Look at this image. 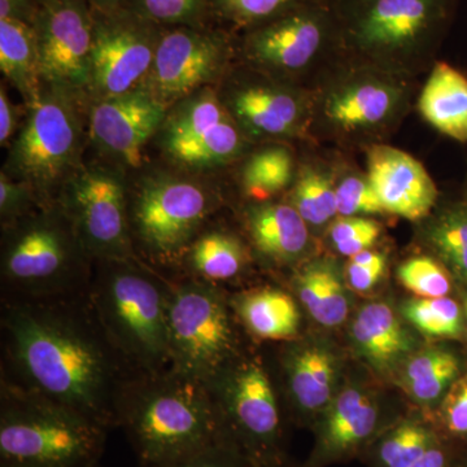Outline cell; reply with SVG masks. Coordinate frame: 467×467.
<instances>
[{"instance_id": "obj_10", "label": "cell", "mask_w": 467, "mask_h": 467, "mask_svg": "<svg viewBox=\"0 0 467 467\" xmlns=\"http://www.w3.org/2000/svg\"><path fill=\"white\" fill-rule=\"evenodd\" d=\"M352 57L350 70L331 79L312 104V121L340 140H370L398 124L407 109L408 86L400 73Z\"/></svg>"}, {"instance_id": "obj_22", "label": "cell", "mask_w": 467, "mask_h": 467, "mask_svg": "<svg viewBox=\"0 0 467 467\" xmlns=\"http://www.w3.org/2000/svg\"><path fill=\"white\" fill-rule=\"evenodd\" d=\"M418 109L436 130L467 142V78L456 67L436 64L420 92Z\"/></svg>"}, {"instance_id": "obj_20", "label": "cell", "mask_w": 467, "mask_h": 467, "mask_svg": "<svg viewBox=\"0 0 467 467\" xmlns=\"http://www.w3.org/2000/svg\"><path fill=\"white\" fill-rule=\"evenodd\" d=\"M368 178L384 211L405 220H423L438 201V189L425 167L393 147L377 144L368 150Z\"/></svg>"}, {"instance_id": "obj_23", "label": "cell", "mask_w": 467, "mask_h": 467, "mask_svg": "<svg viewBox=\"0 0 467 467\" xmlns=\"http://www.w3.org/2000/svg\"><path fill=\"white\" fill-rule=\"evenodd\" d=\"M359 355L378 370H387L410 352L413 339L391 306L371 303L361 309L352 326Z\"/></svg>"}, {"instance_id": "obj_32", "label": "cell", "mask_w": 467, "mask_h": 467, "mask_svg": "<svg viewBox=\"0 0 467 467\" xmlns=\"http://www.w3.org/2000/svg\"><path fill=\"white\" fill-rule=\"evenodd\" d=\"M460 362L453 353L430 349L414 356L405 368V384L417 401L429 404L450 389L459 376Z\"/></svg>"}, {"instance_id": "obj_51", "label": "cell", "mask_w": 467, "mask_h": 467, "mask_svg": "<svg viewBox=\"0 0 467 467\" xmlns=\"http://www.w3.org/2000/svg\"><path fill=\"white\" fill-rule=\"evenodd\" d=\"M465 312H466V317H467V296H466V299H465Z\"/></svg>"}, {"instance_id": "obj_48", "label": "cell", "mask_w": 467, "mask_h": 467, "mask_svg": "<svg viewBox=\"0 0 467 467\" xmlns=\"http://www.w3.org/2000/svg\"><path fill=\"white\" fill-rule=\"evenodd\" d=\"M88 2L95 11L110 12L124 7L126 0H88Z\"/></svg>"}, {"instance_id": "obj_34", "label": "cell", "mask_w": 467, "mask_h": 467, "mask_svg": "<svg viewBox=\"0 0 467 467\" xmlns=\"http://www.w3.org/2000/svg\"><path fill=\"white\" fill-rule=\"evenodd\" d=\"M402 313L417 330L429 337H457L462 331L459 304L447 296L409 300Z\"/></svg>"}, {"instance_id": "obj_45", "label": "cell", "mask_w": 467, "mask_h": 467, "mask_svg": "<svg viewBox=\"0 0 467 467\" xmlns=\"http://www.w3.org/2000/svg\"><path fill=\"white\" fill-rule=\"evenodd\" d=\"M23 113L9 98L5 82L0 86V144L9 146L15 140V133L20 130ZM18 133V131H17Z\"/></svg>"}, {"instance_id": "obj_41", "label": "cell", "mask_w": 467, "mask_h": 467, "mask_svg": "<svg viewBox=\"0 0 467 467\" xmlns=\"http://www.w3.org/2000/svg\"><path fill=\"white\" fill-rule=\"evenodd\" d=\"M43 199L26 183L12 180L5 173H0V221L2 226L15 223L34 208L41 204Z\"/></svg>"}, {"instance_id": "obj_36", "label": "cell", "mask_w": 467, "mask_h": 467, "mask_svg": "<svg viewBox=\"0 0 467 467\" xmlns=\"http://www.w3.org/2000/svg\"><path fill=\"white\" fill-rule=\"evenodd\" d=\"M300 2L303 0H213V17L244 32Z\"/></svg>"}, {"instance_id": "obj_3", "label": "cell", "mask_w": 467, "mask_h": 467, "mask_svg": "<svg viewBox=\"0 0 467 467\" xmlns=\"http://www.w3.org/2000/svg\"><path fill=\"white\" fill-rule=\"evenodd\" d=\"M94 261L55 201L2 226V299H54L90 290Z\"/></svg>"}, {"instance_id": "obj_31", "label": "cell", "mask_w": 467, "mask_h": 467, "mask_svg": "<svg viewBox=\"0 0 467 467\" xmlns=\"http://www.w3.org/2000/svg\"><path fill=\"white\" fill-rule=\"evenodd\" d=\"M290 204L308 226L319 227L330 223L337 214L334 174L318 165H303L291 192Z\"/></svg>"}, {"instance_id": "obj_8", "label": "cell", "mask_w": 467, "mask_h": 467, "mask_svg": "<svg viewBox=\"0 0 467 467\" xmlns=\"http://www.w3.org/2000/svg\"><path fill=\"white\" fill-rule=\"evenodd\" d=\"M218 207V193L202 177L156 171L128 184V211L135 254L150 265L182 263Z\"/></svg>"}, {"instance_id": "obj_39", "label": "cell", "mask_w": 467, "mask_h": 467, "mask_svg": "<svg viewBox=\"0 0 467 467\" xmlns=\"http://www.w3.org/2000/svg\"><path fill=\"white\" fill-rule=\"evenodd\" d=\"M431 447V439L423 427L408 423L399 427L380 448L386 467H410Z\"/></svg>"}, {"instance_id": "obj_33", "label": "cell", "mask_w": 467, "mask_h": 467, "mask_svg": "<svg viewBox=\"0 0 467 467\" xmlns=\"http://www.w3.org/2000/svg\"><path fill=\"white\" fill-rule=\"evenodd\" d=\"M130 9L162 27L209 26L213 0H126Z\"/></svg>"}, {"instance_id": "obj_24", "label": "cell", "mask_w": 467, "mask_h": 467, "mask_svg": "<svg viewBox=\"0 0 467 467\" xmlns=\"http://www.w3.org/2000/svg\"><path fill=\"white\" fill-rule=\"evenodd\" d=\"M285 382L295 404L315 411L333 395L337 361L330 350L317 344L292 347L284 358Z\"/></svg>"}, {"instance_id": "obj_35", "label": "cell", "mask_w": 467, "mask_h": 467, "mask_svg": "<svg viewBox=\"0 0 467 467\" xmlns=\"http://www.w3.org/2000/svg\"><path fill=\"white\" fill-rule=\"evenodd\" d=\"M427 241L439 256L467 279V212H447L430 226Z\"/></svg>"}, {"instance_id": "obj_13", "label": "cell", "mask_w": 467, "mask_h": 467, "mask_svg": "<svg viewBox=\"0 0 467 467\" xmlns=\"http://www.w3.org/2000/svg\"><path fill=\"white\" fill-rule=\"evenodd\" d=\"M236 48L251 69L278 78L308 69L327 52L342 50V45L333 9L303 0L244 30Z\"/></svg>"}, {"instance_id": "obj_28", "label": "cell", "mask_w": 467, "mask_h": 467, "mask_svg": "<svg viewBox=\"0 0 467 467\" xmlns=\"http://www.w3.org/2000/svg\"><path fill=\"white\" fill-rule=\"evenodd\" d=\"M183 261L193 278L216 285L241 275L247 264V252L234 234L208 229L192 242Z\"/></svg>"}, {"instance_id": "obj_43", "label": "cell", "mask_w": 467, "mask_h": 467, "mask_svg": "<svg viewBox=\"0 0 467 467\" xmlns=\"http://www.w3.org/2000/svg\"><path fill=\"white\" fill-rule=\"evenodd\" d=\"M445 425L454 434H467V374L454 380L442 401Z\"/></svg>"}, {"instance_id": "obj_42", "label": "cell", "mask_w": 467, "mask_h": 467, "mask_svg": "<svg viewBox=\"0 0 467 467\" xmlns=\"http://www.w3.org/2000/svg\"><path fill=\"white\" fill-rule=\"evenodd\" d=\"M387 259L379 252L365 251L350 257L347 281L355 291L367 292L379 284L386 272Z\"/></svg>"}, {"instance_id": "obj_9", "label": "cell", "mask_w": 467, "mask_h": 467, "mask_svg": "<svg viewBox=\"0 0 467 467\" xmlns=\"http://www.w3.org/2000/svg\"><path fill=\"white\" fill-rule=\"evenodd\" d=\"M171 370L209 383L239 358L229 301L217 285L184 276L169 284Z\"/></svg>"}, {"instance_id": "obj_37", "label": "cell", "mask_w": 467, "mask_h": 467, "mask_svg": "<svg viewBox=\"0 0 467 467\" xmlns=\"http://www.w3.org/2000/svg\"><path fill=\"white\" fill-rule=\"evenodd\" d=\"M398 276L405 288L420 297H444L451 291L450 276L431 257H411L399 266Z\"/></svg>"}, {"instance_id": "obj_1", "label": "cell", "mask_w": 467, "mask_h": 467, "mask_svg": "<svg viewBox=\"0 0 467 467\" xmlns=\"http://www.w3.org/2000/svg\"><path fill=\"white\" fill-rule=\"evenodd\" d=\"M2 379L116 429V409L140 376L101 325L90 294L2 299Z\"/></svg>"}, {"instance_id": "obj_19", "label": "cell", "mask_w": 467, "mask_h": 467, "mask_svg": "<svg viewBox=\"0 0 467 467\" xmlns=\"http://www.w3.org/2000/svg\"><path fill=\"white\" fill-rule=\"evenodd\" d=\"M168 109L143 88L91 101L88 106L90 142L104 162L133 171L144 164V150L156 137Z\"/></svg>"}, {"instance_id": "obj_49", "label": "cell", "mask_w": 467, "mask_h": 467, "mask_svg": "<svg viewBox=\"0 0 467 467\" xmlns=\"http://www.w3.org/2000/svg\"><path fill=\"white\" fill-rule=\"evenodd\" d=\"M306 2L318 3V5H328V7H330L331 2H333V0H306Z\"/></svg>"}, {"instance_id": "obj_50", "label": "cell", "mask_w": 467, "mask_h": 467, "mask_svg": "<svg viewBox=\"0 0 467 467\" xmlns=\"http://www.w3.org/2000/svg\"><path fill=\"white\" fill-rule=\"evenodd\" d=\"M52 2V0H36V5H38V7H42V5H47V3Z\"/></svg>"}, {"instance_id": "obj_14", "label": "cell", "mask_w": 467, "mask_h": 467, "mask_svg": "<svg viewBox=\"0 0 467 467\" xmlns=\"http://www.w3.org/2000/svg\"><path fill=\"white\" fill-rule=\"evenodd\" d=\"M162 26L130 9H92L88 103L142 88L150 75Z\"/></svg>"}, {"instance_id": "obj_5", "label": "cell", "mask_w": 467, "mask_h": 467, "mask_svg": "<svg viewBox=\"0 0 467 467\" xmlns=\"http://www.w3.org/2000/svg\"><path fill=\"white\" fill-rule=\"evenodd\" d=\"M109 431L0 378V467H100Z\"/></svg>"}, {"instance_id": "obj_38", "label": "cell", "mask_w": 467, "mask_h": 467, "mask_svg": "<svg viewBox=\"0 0 467 467\" xmlns=\"http://www.w3.org/2000/svg\"><path fill=\"white\" fill-rule=\"evenodd\" d=\"M382 226L368 217H340L330 227L335 250L347 257L370 251L379 238Z\"/></svg>"}, {"instance_id": "obj_18", "label": "cell", "mask_w": 467, "mask_h": 467, "mask_svg": "<svg viewBox=\"0 0 467 467\" xmlns=\"http://www.w3.org/2000/svg\"><path fill=\"white\" fill-rule=\"evenodd\" d=\"M248 140H288L312 124V104L303 92L265 73L232 78L217 88Z\"/></svg>"}, {"instance_id": "obj_25", "label": "cell", "mask_w": 467, "mask_h": 467, "mask_svg": "<svg viewBox=\"0 0 467 467\" xmlns=\"http://www.w3.org/2000/svg\"><path fill=\"white\" fill-rule=\"evenodd\" d=\"M243 325L254 337L291 340L299 333L300 312L287 292L275 287L256 288L233 300Z\"/></svg>"}, {"instance_id": "obj_17", "label": "cell", "mask_w": 467, "mask_h": 467, "mask_svg": "<svg viewBox=\"0 0 467 467\" xmlns=\"http://www.w3.org/2000/svg\"><path fill=\"white\" fill-rule=\"evenodd\" d=\"M33 26L43 84L88 103L92 8L88 0H52L39 7Z\"/></svg>"}, {"instance_id": "obj_44", "label": "cell", "mask_w": 467, "mask_h": 467, "mask_svg": "<svg viewBox=\"0 0 467 467\" xmlns=\"http://www.w3.org/2000/svg\"><path fill=\"white\" fill-rule=\"evenodd\" d=\"M242 460L238 448L232 444H221L178 462L140 467H245Z\"/></svg>"}, {"instance_id": "obj_29", "label": "cell", "mask_w": 467, "mask_h": 467, "mask_svg": "<svg viewBox=\"0 0 467 467\" xmlns=\"http://www.w3.org/2000/svg\"><path fill=\"white\" fill-rule=\"evenodd\" d=\"M378 410L368 396L348 389L331 405L324 429V445L327 451H348L371 435L377 426Z\"/></svg>"}, {"instance_id": "obj_21", "label": "cell", "mask_w": 467, "mask_h": 467, "mask_svg": "<svg viewBox=\"0 0 467 467\" xmlns=\"http://www.w3.org/2000/svg\"><path fill=\"white\" fill-rule=\"evenodd\" d=\"M245 221L252 244L267 260L290 264L308 250V225L290 202H256Z\"/></svg>"}, {"instance_id": "obj_2", "label": "cell", "mask_w": 467, "mask_h": 467, "mask_svg": "<svg viewBox=\"0 0 467 467\" xmlns=\"http://www.w3.org/2000/svg\"><path fill=\"white\" fill-rule=\"evenodd\" d=\"M116 427L140 466L168 465L232 444L208 384L173 370L131 380L117 404Z\"/></svg>"}, {"instance_id": "obj_16", "label": "cell", "mask_w": 467, "mask_h": 467, "mask_svg": "<svg viewBox=\"0 0 467 467\" xmlns=\"http://www.w3.org/2000/svg\"><path fill=\"white\" fill-rule=\"evenodd\" d=\"M234 447L269 450L279 431L278 400L269 374L256 358H236L208 383Z\"/></svg>"}, {"instance_id": "obj_47", "label": "cell", "mask_w": 467, "mask_h": 467, "mask_svg": "<svg viewBox=\"0 0 467 467\" xmlns=\"http://www.w3.org/2000/svg\"><path fill=\"white\" fill-rule=\"evenodd\" d=\"M444 453L438 448L430 447L426 453L410 467H444Z\"/></svg>"}, {"instance_id": "obj_4", "label": "cell", "mask_w": 467, "mask_h": 467, "mask_svg": "<svg viewBox=\"0 0 467 467\" xmlns=\"http://www.w3.org/2000/svg\"><path fill=\"white\" fill-rule=\"evenodd\" d=\"M169 284L140 257L94 261L92 306L117 348L140 373L171 370Z\"/></svg>"}, {"instance_id": "obj_6", "label": "cell", "mask_w": 467, "mask_h": 467, "mask_svg": "<svg viewBox=\"0 0 467 467\" xmlns=\"http://www.w3.org/2000/svg\"><path fill=\"white\" fill-rule=\"evenodd\" d=\"M453 0H333L342 51L392 72L425 63Z\"/></svg>"}, {"instance_id": "obj_30", "label": "cell", "mask_w": 467, "mask_h": 467, "mask_svg": "<svg viewBox=\"0 0 467 467\" xmlns=\"http://www.w3.org/2000/svg\"><path fill=\"white\" fill-rule=\"evenodd\" d=\"M241 175L245 195L256 202H267L290 186L295 175L294 156L285 146L265 147L252 153Z\"/></svg>"}, {"instance_id": "obj_11", "label": "cell", "mask_w": 467, "mask_h": 467, "mask_svg": "<svg viewBox=\"0 0 467 467\" xmlns=\"http://www.w3.org/2000/svg\"><path fill=\"white\" fill-rule=\"evenodd\" d=\"M155 140L171 168L193 175L232 164L250 142L214 86L171 106Z\"/></svg>"}, {"instance_id": "obj_7", "label": "cell", "mask_w": 467, "mask_h": 467, "mask_svg": "<svg viewBox=\"0 0 467 467\" xmlns=\"http://www.w3.org/2000/svg\"><path fill=\"white\" fill-rule=\"evenodd\" d=\"M88 101L43 84L26 106V117L12 140L3 173L26 183L43 201H55L84 165L88 134Z\"/></svg>"}, {"instance_id": "obj_12", "label": "cell", "mask_w": 467, "mask_h": 467, "mask_svg": "<svg viewBox=\"0 0 467 467\" xmlns=\"http://www.w3.org/2000/svg\"><path fill=\"white\" fill-rule=\"evenodd\" d=\"M125 175L109 162L84 164L58 192L57 201L92 261L138 257L129 223Z\"/></svg>"}, {"instance_id": "obj_15", "label": "cell", "mask_w": 467, "mask_h": 467, "mask_svg": "<svg viewBox=\"0 0 467 467\" xmlns=\"http://www.w3.org/2000/svg\"><path fill=\"white\" fill-rule=\"evenodd\" d=\"M235 52L232 34L213 26L162 27L155 60L142 88L171 109L220 82Z\"/></svg>"}, {"instance_id": "obj_46", "label": "cell", "mask_w": 467, "mask_h": 467, "mask_svg": "<svg viewBox=\"0 0 467 467\" xmlns=\"http://www.w3.org/2000/svg\"><path fill=\"white\" fill-rule=\"evenodd\" d=\"M38 11L36 0H0V20L8 18L34 26Z\"/></svg>"}, {"instance_id": "obj_40", "label": "cell", "mask_w": 467, "mask_h": 467, "mask_svg": "<svg viewBox=\"0 0 467 467\" xmlns=\"http://www.w3.org/2000/svg\"><path fill=\"white\" fill-rule=\"evenodd\" d=\"M337 214L342 217L384 213V207L367 177L349 174L337 183Z\"/></svg>"}, {"instance_id": "obj_26", "label": "cell", "mask_w": 467, "mask_h": 467, "mask_svg": "<svg viewBox=\"0 0 467 467\" xmlns=\"http://www.w3.org/2000/svg\"><path fill=\"white\" fill-rule=\"evenodd\" d=\"M0 70L14 86L26 106L41 90L38 43L36 30L23 21L0 20Z\"/></svg>"}, {"instance_id": "obj_27", "label": "cell", "mask_w": 467, "mask_h": 467, "mask_svg": "<svg viewBox=\"0 0 467 467\" xmlns=\"http://www.w3.org/2000/svg\"><path fill=\"white\" fill-rule=\"evenodd\" d=\"M299 299L316 322L335 327L346 321L349 299L337 264L315 260L303 267L295 279Z\"/></svg>"}]
</instances>
